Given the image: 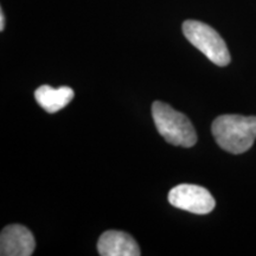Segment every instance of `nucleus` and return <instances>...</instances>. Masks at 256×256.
<instances>
[{
    "label": "nucleus",
    "instance_id": "f257e3e1",
    "mask_svg": "<svg viewBox=\"0 0 256 256\" xmlns=\"http://www.w3.org/2000/svg\"><path fill=\"white\" fill-rule=\"evenodd\" d=\"M211 132L220 148L241 154L250 148L256 139V116L220 115L212 122Z\"/></svg>",
    "mask_w": 256,
    "mask_h": 256
},
{
    "label": "nucleus",
    "instance_id": "f03ea898",
    "mask_svg": "<svg viewBox=\"0 0 256 256\" xmlns=\"http://www.w3.org/2000/svg\"><path fill=\"white\" fill-rule=\"evenodd\" d=\"M152 116L159 134L171 145L192 147L197 142V134L191 121L171 106L156 101L152 104Z\"/></svg>",
    "mask_w": 256,
    "mask_h": 256
},
{
    "label": "nucleus",
    "instance_id": "7ed1b4c3",
    "mask_svg": "<svg viewBox=\"0 0 256 256\" xmlns=\"http://www.w3.org/2000/svg\"><path fill=\"white\" fill-rule=\"evenodd\" d=\"M186 40L203 52L216 66H226L230 63V54L226 42L208 24L198 20H186L183 24Z\"/></svg>",
    "mask_w": 256,
    "mask_h": 256
},
{
    "label": "nucleus",
    "instance_id": "20e7f679",
    "mask_svg": "<svg viewBox=\"0 0 256 256\" xmlns=\"http://www.w3.org/2000/svg\"><path fill=\"white\" fill-rule=\"evenodd\" d=\"M168 202L178 209L196 215H206L216 206L215 198L206 188L194 184L177 185L168 192Z\"/></svg>",
    "mask_w": 256,
    "mask_h": 256
},
{
    "label": "nucleus",
    "instance_id": "39448f33",
    "mask_svg": "<svg viewBox=\"0 0 256 256\" xmlns=\"http://www.w3.org/2000/svg\"><path fill=\"white\" fill-rule=\"evenodd\" d=\"M36 242L32 232L20 224L5 226L0 234V255L30 256L34 254Z\"/></svg>",
    "mask_w": 256,
    "mask_h": 256
},
{
    "label": "nucleus",
    "instance_id": "423d86ee",
    "mask_svg": "<svg viewBox=\"0 0 256 256\" xmlns=\"http://www.w3.org/2000/svg\"><path fill=\"white\" fill-rule=\"evenodd\" d=\"M98 254L102 256H139V246L132 236L118 230L104 232L98 242Z\"/></svg>",
    "mask_w": 256,
    "mask_h": 256
},
{
    "label": "nucleus",
    "instance_id": "0eeeda50",
    "mask_svg": "<svg viewBox=\"0 0 256 256\" xmlns=\"http://www.w3.org/2000/svg\"><path fill=\"white\" fill-rule=\"evenodd\" d=\"M38 104L48 113H56L66 107L74 98V90L69 87L52 88L50 86H42L34 92Z\"/></svg>",
    "mask_w": 256,
    "mask_h": 256
},
{
    "label": "nucleus",
    "instance_id": "6e6552de",
    "mask_svg": "<svg viewBox=\"0 0 256 256\" xmlns=\"http://www.w3.org/2000/svg\"><path fill=\"white\" fill-rule=\"evenodd\" d=\"M4 28H5V16L2 10V11H0V31L4 30Z\"/></svg>",
    "mask_w": 256,
    "mask_h": 256
}]
</instances>
